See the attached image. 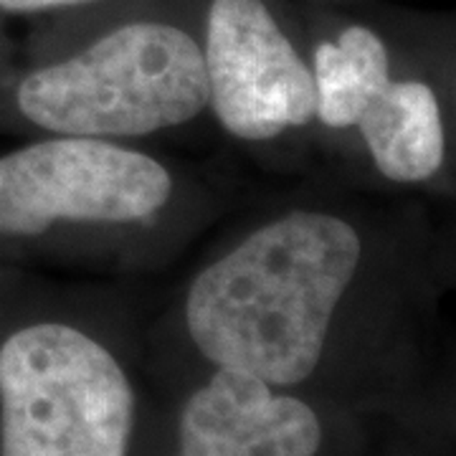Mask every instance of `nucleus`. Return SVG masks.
<instances>
[{
    "label": "nucleus",
    "instance_id": "nucleus-1",
    "mask_svg": "<svg viewBox=\"0 0 456 456\" xmlns=\"http://www.w3.org/2000/svg\"><path fill=\"white\" fill-rule=\"evenodd\" d=\"M362 259L358 231L325 211H289L211 261L185 297V325L218 368L269 386L307 380Z\"/></svg>",
    "mask_w": 456,
    "mask_h": 456
},
{
    "label": "nucleus",
    "instance_id": "nucleus-2",
    "mask_svg": "<svg viewBox=\"0 0 456 456\" xmlns=\"http://www.w3.org/2000/svg\"><path fill=\"white\" fill-rule=\"evenodd\" d=\"M16 99L26 119L53 134L114 140L170 130L208 107L203 49L178 26L137 20L36 69Z\"/></svg>",
    "mask_w": 456,
    "mask_h": 456
},
{
    "label": "nucleus",
    "instance_id": "nucleus-3",
    "mask_svg": "<svg viewBox=\"0 0 456 456\" xmlns=\"http://www.w3.org/2000/svg\"><path fill=\"white\" fill-rule=\"evenodd\" d=\"M134 393L94 338L38 322L0 347V456H127Z\"/></svg>",
    "mask_w": 456,
    "mask_h": 456
},
{
    "label": "nucleus",
    "instance_id": "nucleus-4",
    "mask_svg": "<svg viewBox=\"0 0 456 456\" xmlns=\"http://www.w3.org/2000/svg\"><path fill=\"white\" fill-rule=\"evenodd\" d=\"M173 196L163 163L112 140L56 134L0 155V233L38 236L53 224H132Z\"/></svg>",
    "mask_w": 456,
    "mask_h": 456
},
{
    "label": "nucleus",
    "instance_id": "nucleus-5",
    "mask_svg": "<svg viewBox=\"0 0 456 456\" xmlns=\"http://www.w3.org/2000/svg\"><path fill=\"white\" fill-rule=\"evenodd\" d=\"M203 61L208 107L241 140L264 142L314 117L312 69L264 0H213Z\"/></svg>",
    "mask_w": 456,
    "mask_h": 456
},
{
    "label": "nucleus",
    "instance_id": "nucleus-6",
    "mask_svg": "<svg viewBox=\"0 0 456 456\" xmlns=\"http://www.w3.org/2000/svg\"><path fill=\"white\" fill-rule=\"evenodd\" d=\"M178 456H314L322 426L307 403L218 368L183 406Z\"/></svg>",
    "mask_w": 456,
    "mask_h": 456
},
{
    "label": "nucleus",
    "instance_id": "nucleus-7",
    "mask_svg": "<svg viewBox=\"0 0 456 456\" xmlns=\"http://www.w3.org/2000/svg\"><path fill=\"white\" fill-rule=\"evenodd\" d=\"M355 130L380 175L393 183H424L444 165L446 134L439 99L424 82L388 79L362 107Z\"/></svg>",
    "mask_w": 456,
    "mask_h": 456
},
{
    "label": "nucleus",
    "instance_id": "nucleus-8",
    "mask_svg": "<svg viewBox=\"0 0 456 456\" xmlns=\"http://www.w3.org/2000/svg\"><path fill=\"white\" fill-rule=\"evenodd\" d=\"M314 114L332 130L355 127L362 107L391 79L388 49L365 26H350L314 51Z\"/></svg>",
    "mask_w": 456,
    "mask_h": 456
},
{
    "label": "nucleus",
    "instance_id": "nucleus-9",
    "mask_svg": "<svg viewBox=\"0 0 456 456\" xmlns=\"http://www.w3.org/2000/svg\"><path fill=\"white\" fill-rule=\"evenodd\" d=\"M79 3H89V0H0V8L11 13H36V11L66 8V5H79Z\"/></svg>",
    "mask_w": 456,
    "mask_h": 456
}]
</instances>
